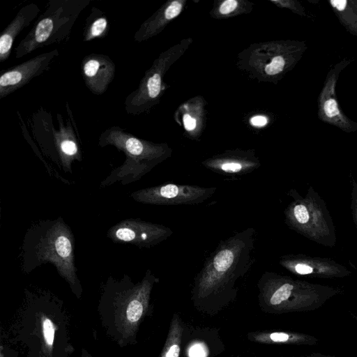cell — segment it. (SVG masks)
I'll use <instances>...</instances> for the list:
<instances>
[{"label": "cell", "mask_w": 357, "mask_h": 357, "mask_svg": "<svg viewBox=\"0 0 357 357\" xmlns=\"http://www.w3.org/2000/svg\"><path fill=\"white\" fill-rule=\"evenodd\" d=\"M183 123L186 130H192L196 127V121L190 115L185 114L183 116Z\"/></svg>", "instance_id": "4316f807"}, {"label": "cell", "mask_w": 357, "mask_h": 357, "mask_svg": "<svg viewBox=\"0 0 357 357\" xmlns=\"http://www.w3.org/2000/svg\"><path fill=\"white\" fill-rule=\"evenodd\" d=\"M59 128L54 129L52 122L50 123V144L43 150L49 157L61 166L64 172L72 173V164L74 160H82V153L79 141L70 120L65 125L63 117L57 114Z\"/></svg>", "instance_id": "7c38bea8"}, {"label": "cell", "mask_w": 357, "mask_h": 357, "mask_svg": "<svg viewBox=\"0 0 357 357\" xmlns=\"http://www.w3.org/2000/svg\"><path fill=\"white\" fill-rule=\"evenodd\" d=\"M82 357H92V356H91V354H89V353L87 352V351H86V350H85V349H82Z\"/></svg>", "instance_id": "f546056e"}, {"label": "cell", "mask_w": 357, "mask_h": 357, "mask_svg": "<svg viewBox=\"0 0 357 357\" xmlns=\"http://www.w3.org/2000/svg\"><path fill=\"white\" fill-rule=\"evenodd\" d=\"M203 164L213 172L228 176H243L260 166L257 160L243 155H226L206 160Z\"/></svg>", "instance_id": "2e32d148"}, {"label": "cell", "mask_w": 357, "mask_h": 357, "mask_svg": "<svg viewBox=\"0 0 357 357\" xmlns=\"http://www.w3.org/2000/svg\"><path fill=\"white\" fill-rule=\"evenodd\" d=\"M182 6L177 1H172L165 11V17L167 20H171L176 17L181 12Z\"/></svg>", "instance_id": "cb8c5ba5"}, {"label": "cell", "mask_w": 357, "mask_h": 357, "mask_svg": "<svg viewBox=\"0 0 357 357\" xmlns=\"http://www.w3.org/2000/svg\"><path fill=\"white\" fill-rule=\"evenodd\" d=\"M22 270L29 273L36 267L50 263L79 297L82 289L74 257V235L61 216L40 220L24 236L21 252Z\"/></svg>", "instance_id": "7a4b0ae2"}, {"label": "cell", "mask_w": 357, "mask_h": 357, "mask_svg": "<svg viewBox=\"0 0 357 357\" xmlns=\"http://www.w3.org/2000/svg\"><path fill=\"white\" fill-rule=\"evenodd\" d=\"M301 357H339L334 355L326 354L321 352H312L308 354L302 356Z\"/></svg>", "instance_id": "f1b7e54d"}, {"label": "cell", "mask_w": 357, "mask_h": 357, "mask_svg": "<svg viewBox=\"0 0 357 357\" xmlns=\"http://www.w3.org/2000/svg\"><path fill=\"white\" fill-rule=\"evenodd\" d=\"M351 210L353 221L357 229V183L354 179L351 193Z\"/></svg>", "instance_id": "603a6c76"}, {"label": "cell", "mask_w": 357, "mask_h": 357, "mask_svg": "<svg viewBox=\"0 0 357 357\" xmlns=\"http://www.w3.org/2000/svg\"><path fill=\"white\" fill-rule=\"evenodd\" d=\"M173 234L169 227L141 219L130 218L112 226L107 236L116 243H128L139 248H151Z\"/></svg>", "instance_id": "9c48e42d"}, {"label": "cell", "mask_w": 357, "mask_h": 357, "mask_svg": "<svg viewBox=\"0 0 357 357\" xmlns=\"http://www.w3.org/2000/svg\"><path fill=\"white\" fill-rule=\"evenodd\" d=\"M216 187L188 184L164 183L132 192L130 197L135 202L160 206L196 205L211 197Z\"/></svg>", "instance_id": "ba28073f"}, {"label": "cell", "mask_w": 357, "mask_h": 357, "mask_svg": "<svg viewBox=\"0 0 357 357\" xmlns=\"http://www.w3.org/2000/svg\"><path fill=\"white\" fill-rule=\"evenodd\" d=\"M40 12V8L36 3L25 5L2 31L0 36V62L6 61L8 59L17 36L38 17Z\"/></svg>", "instance_id": "9a60e30c"}, {"label": "cell", "mask_w": 357, "mask_h": 357, "mask_svg": "<svg viewBox=\"0 0 357 357\" xmlns=\"http://www.w3.org/2000/svg\"><path fill=\"white\" fill-rule=\"evenodd\" d=\"M38 324L41 349L45 354L51 356L54 348L56 324L45 314H40Z\"/></svg>", "instance_id": "44dd1931"}, {"label": "cell", "mask_w": 357, "mask_h": 357, "mask_svg": "<svg viewBox=\"0 0 357 357\" xmlns=\"http://www.w3.org/2000/svg\"><path fill=\"white\" fill-rule=\"evenodd\" d=\"M255 239V229L248 227L218 243L195 278L192 298L196 305H220L236 296V284L254 263Z\"/></svg>", "instance_id": "6da1fadb"}, {"label": "cell", "mask_w": 357, "mask_h": 357, "mask_svg": "<svg viewBox=\"0 0 357 357\" xmlns=\"http://www.w3.org/2000/svg\"><path fill=\"white\" fill-rule=\"evenodd\" d=\"M183 331L182 324L178 315L175 314L172 319L160 357H179Z\"/></svg>", "instance_id": "ffe728a7"}, {"label": "cell", "mask_w": 357, "mask_h": 357, "mask_svg": "<svg viewBox=\"0 0 357 357\" xmlns=\"http://www.w3.org/2000/svg\"><path fill=\"white\" fill-rule=\"evenodd\" d=\"M285 66L284 58L281 55L276 56L273 58L271 63L266 66L265 71L268 75H276L283 71Z\"/></svg>", "instance_id": "7402d4cb"}, {"label": "cell", "mask_w": 357, "mask_h": 357, "mask_svg": "<svg viewBox=\"0 0 357 357\" xmlns=\"http://www.w3.org/2000/svg\"><path fill=\"white\" fill-rule=\"evenodd\" d=\"M188 354L190 357H206L207 349L202 343L196 342L190 347Z\"/></svg>", "instance_id": "d4e9b609"}, {"label": "cell", "mask_w": 357, "mask_h": 357, "mask_svg": "<svg viewBox=\"0 0 357 357\" xmlns=\"http://www.w3.org/2000/svg\"><path fill=\"white\" fill-rule=\"evenodd\" d=\"M59 54L58 49L40 54L4 71L0 76V99L6 98L29 83L33 78L50 68V64Z\"/></svg>", "instance_id": "4fadbf2b"}, {"label": "cell", "mask_w": 357, "mask_h": 357, "mask_svg": "<svg viewBox=\"0 0 357 357\" xmlns=\"http://www.w3.org/2000/svg\"><path fill=\"white\" fill-rule=\"evenodd\" d=\"M250 122L255 126H264L267 123V120L264 116H256L250 119Z\"/></svg>", "instance_id": "83f0119b"}, {"label": "cell", "mask_w": 357, "mask_h": 357, "mask_svg": "<svg viewBox=\"0 0 357 357\" xmlns=\"http://www.w3.org/2000/svg\"><path fill=\"white\" fill-rule=\"evenodd\" d=\"M237 5L238 3L235 0H227L221 4L219 10L222 14H228L235 10Z\"/></svg>", "instance_id": "484cf974"}, {"label": "cell", "mask_w": 357, "mask_h": 357, "mask_svg": "<svg viewBox=\"0 0 357 357\" xmlns=\"http://www.w3.org/2000/svg\"><path fill=\"white\" fill-rule=\"evenodd\" d=\"M90 0H50L45 10L15 48L20 59L37 49L66 42L82 11Z\"/></svg>", "instance_id": "8992f818"}, {"label": "cell", "mask_w": 357, "mask_h": 357, "mask_svg": "<svg viewBox=\"0 0 357 357\" xmlns=\"http://www.w3.org/2000/svg\"><path fill=\"white\" fill-rule=\"evenodd\" d=\"M158 282L149 269L137 283L126 275L121 280L108 278L102 297L112 303L114 324L121 337L127 339L135 335L148 310L151 291Z\"/></svg>", "instance_id": "5b68a950"}, {"label": "cell", "mask_w": 357, "mask_h": 357, "mask_svg": "<svg viewBox=\"0 0 357 357\" xmlns=\"http://www.w3.org/2000/svg\"><path fill=\"white\" fill-rule=\"evenodd\" d=\"M98 146H113L126 155L123 164L101 182L102 188L116 182L126 185L137 181L165 158V151L161 148L137 138L118 126L101 132Z\"/></svg>", "instance_id": "277c9868"}, {"label": "cell", "mask_w": 357, "mask_h": 357, "mask_svg": "<svg viewBox=\"0 0 357 357\" xmlns=\"http://www.w3.org/2000/svg\"><path fill=\"white\" fill-rule=\"evenodd\" d=\"M292 201L284 211L289 228L306 238L325 247L336 244L335 227L324 200L310 186L305 197L295 189L289 191Z\"/></svg>", "instance_id": "52a82bcc"}, {"label": "cell", "mask_w": 357, "mask_h": 357, "mask_svg": "<svg viewBox=\"0 0 357 357\" xmlns=\"http://www.w3.org/2000/svg\"><path fill=\"white\" fill-rule=\"evenodd\" d=\"M350 62L342 60L329 70L318 98L319 119L346 132L357 130V123L349 119L340 109L336 96V85L341 71Z\"/></svg>", "instance_id": "30bf717a"}, {"label": "cell", "mask_w": 357, "mask_h": 357, "mask_svg": "<svg viewBox=\"0 0 357 357\" xmlns=\"http://www.w3.org/2000/svg\"><path fill=\"white\" fill-rule=\"evenodd\" d=\"M109 23L107 16L97 7H92L91 13L85 20L83 30V41L105 38L109 31Z\"/></svg>", "instance_id": "ac0fdd59"}, {"label": "cell", "mask_w": 357, "mask_h": 357, "mask_svg": "<svg viewBox=\"0 0 357 357\" xmlns=\"http://www.w3.org/2000/svg\"><path fill=\"white\" fill-rule=\"evenodd\" d=\"M254 342L287 345H316L319 340L310 334L293 331L259 332L250 335Z\"/></svg>", "instance_id": "e0dca14e"}, {"label": "cell", "mask_w": 357, "mask_h": 357, "mask_svg": "<svg viewBox=\"0 0 357 357\" xmlns=\"http://www.w3.org/2000/svg\"><path fill=\"white\" fill-rule=\"evenodd\" d=\"M279 264L297 276L335 279L348 277L351 271L331 258L304 254H288L279 259Z\"/></svg>", "instance_id": "8fae6325"}, {"label": "cell", "mask_w": 357, "mask_h": 357, "mask_svg": "<svg viewBox=\"0 0 357 357\" xmlns=\"http://www.w3.org/2000/svg\"><path fill=\"white\" fill-rule=\"evenodd\" d=\"M116 66L106 54L93 53L81 62V74L87 89L93 94H103L113 81Z\"/></svg>", "instance_id": "5bb4252c"}, {"label": "cell", "mask_w": 357, "mask_h": 357, "mask_svg": "<svg viewBox=\"0 0 357 357\" xmlns=\"http://www.w3.org/2000/svg\"><path fill=\"white\" fill-rule=\"evenodd\" d=\"M0 357H4V354L3 353V348H2V347H1V349H0Z\"/></svg>", "instance_id": "4dcf8cb0"}, {"label": "cell", "mask_w": 357, "mask_h": 357, "mask_svg": "<svg viewBox=\"0 0 357 357\" xmlns=\"http://www.w3.org/2000/svg\"><path fill=\"white\" fill-rule=\"evenodd\" d=\"M257 287L261 308L275 314L314 311L343 291L271 271L261 275Z\"/></svg>", "instance_id": "3957f363"}, {"label": "cell", "mask_w": 357, "mask_h": 357, "mask_svg": "<svg viewBox=\"0 0 357 357\" xmlns=\"http://www.w3.org/2000/svg\"><path fill=\"white\" fill-rule=\"evenodd\" d=\"M328 3L342 26L357 36V0H330Z\"/></svg>", "instance_id": "d6986e66"}]
</instances>
